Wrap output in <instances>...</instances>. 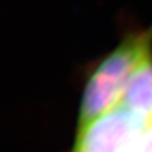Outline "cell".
Instances as JSON below:
<instances>
[{"instance_id": "3957f363", "label": "cell", "mask_w": 152, "mask_h": 152, "mask_svg": "<svg viewBox=\"0 0 152 152\" xmlns=\"http://www.w3.org/2000/svg\"><path fill=\"white\" fill-rule=\"evenodd\" d=\"M118 104L143 117H152V59L131 79Z\"/></svg>"}, {"instance_id": "7a4b0ae2", "label": "cell", "mask_w": 152, "mask_h": 152, "mask_svg": "<svg viewBox=\"0 0 152 152\" xmlns=\"http://www.w3.org/2000/svg\"><path fill=\"white\" fill-rule=\"evenodd\" d=\"M71 152H152V117L122 105L78 127Z\"/></svg>"}, {"instance_id": "6da1fadb", "label": "cell", "mask_w": 152, "mask_h": 152, "mask_svg": "<svg viewBox=\"0 0 152 152\" xmlns=\"http://www.w3.org/2000/svg\"><path fill=\"white\" fill-rule=\"evenodd\" d=\"M152 59V31L131 34L92 71L83 90L78 127L115 108L131 79Z\"/></svg>"}]
</instances>
